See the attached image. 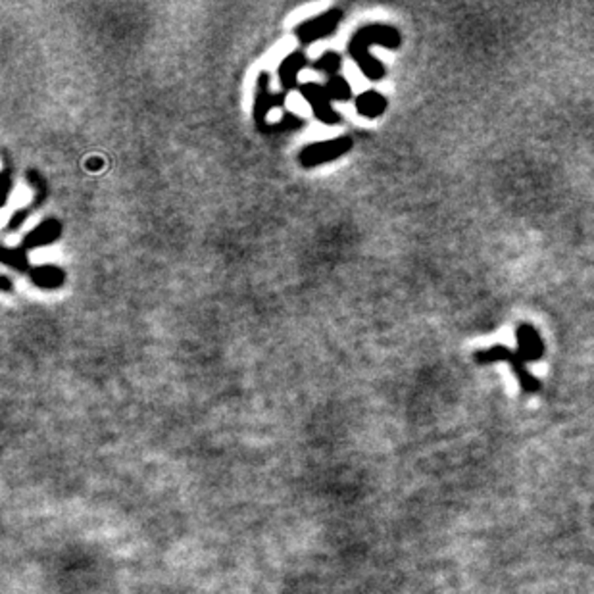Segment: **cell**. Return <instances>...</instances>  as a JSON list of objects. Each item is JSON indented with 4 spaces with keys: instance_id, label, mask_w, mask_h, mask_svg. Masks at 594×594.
I'll list each match as a JSON object with an SVG mask.
<instances>
[{
    "instance_id": "obj_15",
    "label": "cell",
    "mask_w": 594,
    "mask_h": 594,
    "mask_svg": "<svg viewBox=\"0 0 594 594\" xmlns=\"http://www.w3.org/2000/svg\"><path fill=\"white\" fill-rule=\"evenodd\" d=\"M3 185H4L3 205H6L8 198H10V191H12V179H10V168L8 166H4V170H3Z\"/></svg>"
},
{
    "instance_id": "obj_5",
    "label": "cell",
    "mask_w": 594,
    "mask_h": 594,
    "mask_svg": "<svg viewBox=\"0 0 594 594\" xmlns=\"http://www.w3.org/2000/svg\"><path fill=\"white\" fill-rule=\"evenodd\" d=\"M287 92L281 94H272L269 91V74H260L258 75V85H256V97H254V124L262 133H267L269 124H267V114L272 108L281 106L283 100H285Z\"/></svg>"
},
{
    "instance_id": "obj_14",
    "label": "cell",
    "mask_w": 594,
    "mask_h": 594,
    "mask_svg": "<svg viewBox=\"0 0 594 594\" xmlns=\"http://www.w3.org/2000/svg\"><path fill=\"white\" fill-rule=\"evenodd\" d=\"M3 264L8 267L18 269V272H31L30 269V260H27V252L20 249H3Z\"/></svg>"
},
{
    "instance_id": "obj_9",
    "label": "cell",
    "mask_w": 594,
    "mask_h": 594,
    "mask_svg": "<svg viewBox=\"0 0 594 594\" xmlns=\"http://www.w3.org/2000/svg\"><path fill=\"white\" fill-rule=\"evenodd\" d=\"M306 66H308V58H306V54L301 50L289 54V57L281 62L277 74H279V83H281L283 91L287 92L299 85V74L304 70Z\"/></svg>"
},
{
    "instance_id": "obj_13",
    "label": "cell",
    "mask_w": 594,
    "mask_h": 594,
    "mask_svg": "<svg viewBox=\"0 0 594 594\" xmlns=\"http://www.w3.org/2000/svg\"><path fill=\"white\" fill-rule=\"evenodd\" d=\"M314 70L326 74L328 77H335V75H341V67H343V58L339 57L336 52H326L323 57H319L314 64H312Z\"/></svg>"
},
{
    "instance_id": "obj_8",
    "label": "cell",
    "mask_w": 594,
    "mask_h": 594,
    "mask_svg": "<svg viewBox=\"0 0 594 594\" xmlns=\"http://www.w3.org/2000/svg\"><path fill=\"white\" fill-rule=\"evenodd\" d=\"M60 235H62V223L54 218L45 220L43 223L37 225L30 235H25V239L22 240V249L27 252V250L50 245V242L57 240Z\"/></svg>"
},
{
    "instance_id": "obj_10",
    "label": "cell",
    "mask_w": 594,
    "mask_h": 594,
    "mask_svg": "<svg viewBox=\"0 0 594 594\" xmlns=\"http://www.w3.org/2000/svg\"><path fill=\"white\" fill-rule=\"evenodd\" d=\"M354 104H356V110L360 116L373 119V118H380L381 114H385L389 102L380 91L370 89V91H363L362 94H358V97L354 99Z\"/></svg>"
},
{
    "instance_id": "obj_2",
    "label": "cell",
    "mask_w": 594,
    "mask_h": 594,
    "mask_svg": "<svg viewBox=\"0 0 594 594\" xmlns=\"http://www.w3.org/2000/svg\"><path fill=\"white\" fill-rule=\"evenodd\" d=\"M476 362L481 363V366H489V363H496V362H508L518 377L521 390L528 395L538 393L543 387L541 380H537V377L528 370V362H525V358L518 353V350H510L508 346L496 345L487 350H479V353H476Z\"/></svg>"
},
{
    "instance_id": "obj_3",
    "label": "cell",
    "mask_w": 594,
    "mask_h": 594,
    "mask_svg": "<svg viewBox=\"0 0 594 594\" xmlns=\"http://www.w3.org/2000/svg\"><path fill=\"white\" fill-rule=\"evenodd\" d=\"M353 146H354V143L350 137H335L331 141L312 143L302 148L299 162L302 168H316L319 164H328V162L341 158Z\"/></svg>"
},
{
    "instance_id": "obj_7",
    "label": "cell",
    "mask_w": 594,
    "mask_h": 594,
    "mask_svg": "<svg viewBox=\"0 0 594 594\" xmlns=\"http://www.w3.org/2000/svg\"><path fill=\"white\" fill-rule=\"evenodd\" d=\"M518 336V353L525 358V362H537L545 356V343L541 335L531 326V323H520L516 329Z\"/></svg>"
},
{
    "instance_id": "obj_1",
    "label": "cell",
    "mask_w": 594,
    "mask_h": 594,
    "mask_svg": "<svg viewBox=\"0 0 594 594\" xmlns=\"http://www.w3.org/2000/svg\"><path fill=\"white\" fill-rule=\"evenodd\" d=\"M371 45L398 48L402 45V35L393 25L371 23V25L360 27V30L353 35V39H350L348 54L353 57V60L360 67V72L370 81H380L385 77L387 70L380 60L371 57V52H370Z\"/></svg>"
},
{
    "instance_id": "obj_16",
    "label": "cell",
    "mask_w": 594,
    "mask_h": 594,
    "mask_svg": "<svg viewBox=\"0 0 594 594\" xmlns=\"http://www.w3.org/2000/svg\"><path fill=\"white\" fill-rule=\"evenodd\" d=\"M12 289V283H10V277L3 275V293H10Z\"/></svg>"
},
{
    "instance_id": "obj_4",
    "label": "cell",
    "mask_w": 594,
    "mask_h": 594,
    "mask_svg": "<svg viewBox=\"0 0 594 594\" xmlns=\"http://www.w3.org/2000/svg\"><path fill=\"white\" fill-rule=\"evenodd\" d=\"M343 22V10L339 8H331L328 12L319 13V16L302 22L299 27L294 30L296 39L301 40L302 45H310L314 40H319L323 37H329L339 23Z\"/></svg>"
},
{
    "instance_id": "obj_12",
    "label": "cell",
    "mask_w": 594,
    "mask_h": 594,
    "mask_svg": "<svg viewBox=\"0 0 594 594\" xmlns=\"http://www.w3.org/2000/svg\"><path fill=\"white\" fill-rule=\"evenodd\" d=\"M329 94V99L331 100H350L353 99V87H350L348 81L343 77V75H335V77H329L328 79V83L323 85Z\"/></svg>"
},
{
    "instance_id": "obj_6",
    "label": "cell",
    "mask_w": 594,
    "mask_h": 594,
    "mask_svg": "<svg viewBox=\"0 0 594 594\" xmlns=\"http://www.w3.org/2000/svg\"><path fill=\"white\" fill-rule=\"evenodd\" d=\"M301 94L302 99L312 106L314 116L326 126H336L341 124V114H336L331 106V99L326 91V87H321L318 83H304L301 85Z\"/></svg>"
},
{
    "instance_id": "obj_11",
    "label": "cell",
    "mask_w": 594,
    "mask_h": 594,
    "mask_svg": "<svg viewBox=\"0 0 594 594\" xmlns=\"http://www.w3.org/2000/svg\"><path fill=\"white\" fill-rule=\"evenodd\" d=\"M30 279L39 289H58L66 283V272L58 266H39L31 269Z\"/></svg>"
}]
</instances>
